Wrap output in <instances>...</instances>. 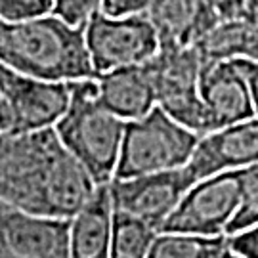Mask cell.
<instances>
[{
    "instance_id": "obj_1",
    "label": "cell",
    "mask_w": 258,
    "mask_h": 258,
    "mask_svg": "<svg viewBox=\"0 0 258 258\" xmlns=\"http://www.w3.org/2000/svg\"><path fill=\"white\" fill-rule=\"evenodd\" d=\"M94 189L54 126L0 134V199L40 216L73 218Z\"/></svg>"
},
{
    "instance_id": "obj_2",
    "label": "cell",
    "mask_w": 258,
    "mask_h": 258,
    "mask_svg": "<svg viewBox=\"0 0 258 258\" xmlns=\"http://www.w3.org/2000/svg\"><path fill=\"white\" fill-rule=\"evenodd\" d=\"M0 61L44 81L96 77L84 42V27H73L52 12L37 18L0 19Z\"/></svg>"
},
{
    "instance_id": "obj_3",
    "label": "cell",
    "mask_w": 258,
    "mask_h": 258,
    "mask_svg": "<svg viewBox=\"0 0 258 258\" xmlns=\"http://www.w3.org/2000/svg\"><path fill=\"white\" fill-rule=\"evenodd\" d=\"M69 105L54 124L67 151L88 170L96 185L115 176L126 120L105 109L96 96V81H69Z\"/></svg>"
},
{
    "instance_id": "obj_4",
    "label": "cell",
    "mask_w": 258,
    "mask_h": 258,
    "mask_svg": "<svg viewBox=\"0 0 258 258\" xmlns=\"http://www.w3.org/2000/svg\"><path fill=\"white\" fill-rule=\"evenodd\" d=\"M201 134L155 105L144 117L126 120L113 178L151 174L189 163Z\"/></svg>"
},
{
    "instance_id": "obj_5",
    "label": "cell",
    "mask_w": 258,
    "mask_h": 258,
    "mask_svg": "<svg viewBox=\"0 0 258 258\" xmlns=\"http://www.w3.org/2000/svg\"><path fill=\"white\" fill-rule=\"evenodd\" d=\"M205 59L195 46L159 48L146 61L155 103L187 128L207 134V115L199 96V79Z\"/></svg>"
},
{
    "instance_id": "obj_6",
    "label": "cell",
    "mask_w": 258,
    "mask_h": 258,
    "mask_svg": "<svg viewBox=\"0 0 258 258\" xmlns=\"http://www.w3.org/2000/svg\"><path fill=\"white\" fill-rule=\"evenodd\" d=\"M84 42L94 71L142 65L159 52V37L146 14L107 16L96 12L84 25Z\"/></svg>"
},
{
    "instance_id": "obj_7",
    "label": "cell",
    "mask_w": 258,
    "mask_h": 258,
    "mask_svg": "<svg viewBox=\"0 0 258 258\" xmlns=\"http://www.w3.org/2000/svg\"><path fill=\"white\" fill-rule=\"evenodd\" d=\"M239 207V170H228L197 180L161 231L191 233L203 237L228 235V226Z\"/></svg>"
},
{
    "instance_id": "obj_8",
    "label": "cell",
    "mask_w": 258,
    "mask_h": 258,
    "mask_svg": "<svg viewBox=\"0 0 258 258\" xmlns=\"http://www.w3.org/2000/svg\"><path fill=\"white\" fill-rule=\"evenodd\" d=\"M195 182L187 166L132 178H113L109 182L111 203L113 209L142 218L161 231V226Z\"/></svg>"
},
{
    "instance_id": "obj_9",
    "label": "cell",
    "mask_w": 258,
    "mask_h": 258,
    "mask_svg": "<svg viewBox=\"0 0 258 258\" xmlns=\"http://www.w3.org/2000/svg\"><path fill=\"white\" fill-rule=\"evenodd\" d=\"M0 92L12 115V130L27 132L54 126L71 98L69 83L19 73L0 61Z\"/></svg>"
},
{
    "instance_id": "obj_10",
    "label": "cell",
    "mask_w": 258,
    "mask_h": 258,
    "mask_svg": "<svg viewBox=\"0 0 258 258\" xmlns=\"http://www.w3.org/2000/svg\"><path fill=\"white\" fill-rule=\"evenodd\" d=\"M69 226L0 199V258H69Z\"/></svg>"
},
{
    "instance_id": "obj_11",
    "label": "cell",
    "mask_w": 258,
    "mask_h": 258,
    "mask_svg": "<svg viewBox=\"0 0 258 258\" xmlns=\"http://www.w3.org/2000/svg\"><path fill=\"white\" fill-rule=\"evenodd\" d=\"M258 163V117L222 126L201 136L187 170L195 180L207 176L239 170Z\"/></svg>"
},
{
    "instance_id": "obj_12",
    "label": "cell",
    "mask_w": 258,
    "mask_h": 258,
    "mask_svg": "<svg viewBox=\"0 0 258 258\" xmlns=\"http://www.w3.org/2000/svg\"><path fill=\"white\" fill-rule=\"evenodd\" d=\"M199 96L207 115V132L254 117L247 79L233 59L205 61Z\"/></svg>"
},
{
    "instance_id": "obj_13",
    "label": "cell",
    "mask_w": 258,
    "mask_h": 258,
    "mask_svg": "<svg viewBox=\"0 0 258 258\" xmlns=\"http://www.w3.org/2000/svg\"><path fill=\"white\" fill-rule=\"evenodd\" d=\"M144 14L155 27L159 48L195 46L218 21L205 0H151Z\"/></svg>"
},
{
    "instance_id": "obj_14",
    "label": "cell",
    "mask_w": 258,
    "mask_h": 258,
    "mask_svg": "<svg viewBox=\"0 0 258 258\" xmlns=\"http://www.w3.org/2000/svg\"><path fill=\"white\" fill-rule=\"evenodd\" d=\"M94 81L100 103L122 120L140 119L157 105L146 63L98 73Z\"/></svg>"
},
{
    "instance_id": "obj_15",
    "label": "cell",
    "mask_w": 258,
    "mask_h": 258,
    "mask_svg": "<svg viewBox=\"0 0 258 258\" xmlns=\"http://www.w3.org/2000/svg\"><path fill=\"white\" fill-rule=\"evenodd\" d=\"M205 61H258V2L249 0L233 18L218 19L195 44Z\"/></svg>"
},
{
    "instance_id": "obj_16",
    "label": "cell",
    "mask_w": 258,
    "mask_h": 258,
    "mask_svg": "<svg viewBox=\"0 0 258 258\" xmlns=\"http://www.w3.org/2000/svg\"><path fill=\"white\" fill-rule=\"evenodd\" d=\"M113 203L109 184L96 185L94 194L69 226V258H109Z\"/></svg>"
},
{
    "instance_id": "obj_17",
    "label": "cell",
    "mask_w": 258,
    "mask_h": 258,
    "mask_svg": "<svg viewBox=\"0 0 258 258\" xmlns=\"http://www.w3.org/2000/svg\"><path fill=\"white\" fill-rule=\"evenodd\" d=\"M159 230L128 212L113 209L109 258H149Z\"/></svg>"
},
{
    "instance_id": "obj_18",
    "label": "cell",
    "mask_w": 258,
    "mask_h": 258,
    "mask_svg": "<svg viewBox=\"0 0 258 258\" xmlns=\"http://www.w3.org/2000/svg\"><path fill=\"white\" fill-rule=\"evenodd\" d=\"M228 245V235L203 237L191 233L159 231L149 258H212Z\"/></svg>"
},
{
    "instance_id": "obj_19",
    "label": "cell",
    "mask_w": 258,
    "mask_h": 258,
    "mask_svg": "<svg viewBox=\"0 0 258 258\" xmlns=\"http://www.w3.org/2000/svg\"><path fill=\"white\" fill-rule=\"evenodd\" d=\"M258 222V163L239 168V207L228 226V235Z\"/></svg>"
},
{
    "instance_id": "obj_20",
    "label": "cell",
    "mask_w": 258,
    "mask_h": 258,
    "mask_svg": "<svg viewBox=\"0 0 258 258\" xmlns=\"http://www.w3.org/2000/svg\"><path fill=\"white\" fill-rule=\"evenodd\" d=\"M103 0H52V14L73 27H84L96 12L102 10Z\"/></svg>"
},
{
    "instance_id": "obj_21",
    "label": "cell",
    "mask_w": 258,
    "mask_h": 258,
    "mask_svg": "<svg viewBox=\"0 0 258 258\" xmlns=\"http://www.w3.org/2000/svg\"><path fill=\"white\" fill-rule=\"evenodd\" d=\"M52 12V0H0V19L19 21Z\"/></svg>"
},
{
    "instance_id": "obj_22",
    "label": "cell",
    "mask_w": 258,
    "mask_h": 258,
    "mask_svg": "<svg viewBox=\"0 0 258 258\" xmlns=\"http://www.w3.org/2000/svg\"><path fill=\"white\" fill-rule=\"evenodd\" d=\"M228 245L245 258H258V222L247 230L228 235Z\"/></svg>"
},
{
    "instance_id": "obj_23",
    "label": "cell",
    "mask_w": 258,
    "mask_h": 258,
    "mask_svg": "<svg viewBox=\"0 0 258 258\" xmlns=\"http://www.w3.org/2000/svg\"><path fill=\"white\" fill-rule=\"evenodd\" d=\"M151 0H103L102 12L107 16H132L144 14Z\"/></svg>"
},
{
    "instance_id": "obj_24",
    "label": "cell",
    "mask_w": 258,
    "mask_h": 258,
    "mask_svg": "<svg viewBox=\"0 0 258 258\" xmlns=\"http://www.w3.org/2000/svg\"><path fill=\"white\" fill-rule=\"evenodd\" d=\"M233 61H235V65L239 67L241 73L245 75V79H247L254 115L258 117V61H250V59H233Z\"/></svg>"
},
{
    "instance_id": "obj_25",
    "label": "cell",
    "mask_w": 258,
    "mask_h": 258,
    "mask_svg": "<svg viewBox=\"0 0 258 258\" xmlns=\"http://www.w3.org/2000/svg\"><path fill=\"white\" fill-rule=\"evenodd\" d=\"M205 2H207L209 8L216 14V18L226 19V18H233V16L241 14V12L245 10L249 0H205Z\"/></svg>"
},
{
    "instance_id": "obj_26",
    "label": "cell",
    "mask_w": 258,
    "mask_h": 258,
    "mask_svg": "<svg viewBox=\"0 0 258 258\" xmlns=\"http://www.w3.org/2000/svg\"><path fill=\"white\" fill-rule=\"evenodd\" d=\"M12 130V115H10V109L6 105V100L0 92V134L2 132H8Z\"/></svg>"
},
{
    "instance_id": "obj_27",
    "label": "cell",
    "mask_w": 258,
    "mask_h": 258,
    "mask_svg": "<svg viewBox=\"0 0 258 258\" xmlns=\"http://www.w3.org/2000/svg\"><path fill=\"white\" fill-rule=\"evenodd\" d=\"M212 258H245V256H241L239 252H235V250L231 249L230 245H226L224 249L218 250V252H216V254H214Z\"/></svg>"
},
{
    "instance_id": "obj_28",
    "label": "cell",
    "mask_w": 258,
    "mask_h": 258,
    "mask_svg": "<svg viewBox=\"0 0 258 258\" xmlns=\"http://www.w3.org/2000/svg\"><path fill=\"white\" fill-rule=\"evenodd\" d=\"M254 2H258V0H254Z\"/></svg>"
}]
</instances>
